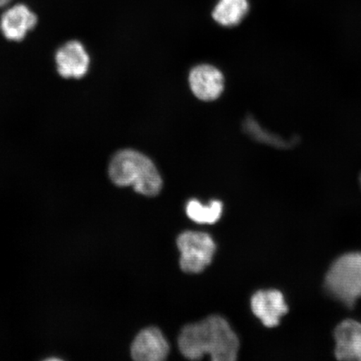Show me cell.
<instances>
[{
    "mask_svg": "<svg viewBox=\"0 0 361 361\" xmlns=\"http://www.w3.org/2000/svg\"><path fill=\"white\" fill-rule=\"evenodd\" d=\"M239 345L236 334L227 319L220 315H211L201 322L188 324L178 337L180 353L192 360L209 355L214 361H234Z\"/></svg>",
    "mask_w": 361,
    "mask_h": 361,
    "instance_id": "cell-1",
    "label": "cell"
},
{
    "mask_svg": "<svg viewBox=\"0 0 361 361\" xmlns=\"http://www.w3.org/2000/svg\"><path fill=\"white\" fill-rule=\"evenodd\" d=\"M109 176L116 186H132L135 192L147 197L157 196L161 190L162 179L154 164L132 149L121 150L113 157Z\"/></svg>",
    "mask_w": 361,
    "mask_h": 361,
    "instance_id": "cell-2",
    "label": "cell"
},
{
    "mask_svg": "<svg viewBox=\"0 0 361 361\" xmlns=\"http://www.w3.org/2000/svg\"><path fill=\"white\" fill-rule=\"evenodd\" d=\"M324 284L333 298L353 307L361 297V252H350L334 262Z\"/></svg>",
    "mask_w": 361,
    "mask_h": 361,
    "instance_id": "cell-3",
    "label": "cell"
},
{
    "mask_svg": "<svg viewBox=\"0 0 361 361\" xmlns=\"http://www.w3.org/2000/svg\"><path fill=\"white\" fill-rule=\"evenodd\" d=\"M180 267L188 274H200L213 261L216 245L209 234L187 231L177 239Z\"/></svg>",
    "mask_w": 361,
    "mask_h": 361,
    "instance_id": "cell-4",
    "label": "cell"
},
{
    "mask_svg": "<svg viewBox=\"0 0 361 361\" xmlns=\"http://www.w3.org/2000/svg\"><path fill=\"white\" fill-rule=\"evenodd\" d=\"M57 71L63 78H82L87 73L90 57L78 40H71L59 48L56 54Z\"/></svg>",
    "mask_w": 361,
    "mask_h": 361,
    "instance_id": "cell-5",
    "label": "cell"
},
{
    "mask_svg": "<svg viewBox=\"0 0 361 361\" xmlns=\"http://www.w3.org/2000/svg\"><path fill=\"white\" fill-rule=\"evenodd\" d=\"M169 345L159 329H142L130 346V355L137 361H162L169 354Z\"/></svg>",
    "mask_w": 361,
    "mask_h": 361,
    "instance_id": "cell-6",
    "label": "cell"
},
{
    "mask_svg": "<svg viewBox=\"0 0 361 361\" xmlns=\"http://www.w3.org/2000/svg\"><path fill=\"white\" fill-rule=\"evenodd\" d=\"M38 18L24 4L8 8L0 18V30L4 37L12 42H20L37 25Z\"/></svg>",
    "mask_w": 361,
    "mask_h": 361,
    "instance_id": "cell-7",
    "label": "cell"
},
{
    "mask_svg": "<svg viewBox=\"0 0 361 361\" xmlns=\"http://www.w3.org/2000/svg\"><path fill=\"white\" fill-rule=\"evenodd\" d=\"M192 92L200 100L214 101L222 94L224 78L219 70L209 65L194 67L189 75Z\"/></svg>",
    "mask_w": 361,
    "mask_h": 361,
    "instance_id": "cell-8",
    "label": "cell"
},
{
    "mask_svg": "<svg viewBox=\"0 0 361 361\" xmlns=\"http://www.w3.org/2000/svg\"><path fill=\"white\" fill-rule=\"evenodd\" d=\"M251 309L264 326L269 328L277 326L282 316L288 311L282 293L274 290L255 293L251 300Z\"/></svg>",
    "mask_w": 361,
    "mask_h": 361,
    "instance_id": "cell-9",
    "label": "cell"
},
{
    "mask_svg": "<svg viewBox=\"0 0 361 361\" xmlns=\"http://www.w3.org/2000/svg\"><path fill=\"white\" fill-rule=\"evenodd\" d=\"M336 356L340 360L361 361V324L346 319L336 329Z\"/></svg>",
    "mask_w": 361,
    "mask_h": 361,
    "instance_id": "cell-10",
    "label": "cell"
},
{
    "mask_svg": "<svg viewBox=\"0 0 361 361\" xmlns=\"http://www.w3.org/2000/svg\"><path fill=\"white\" fill-rule=\"evenodd\" d=\"M248 8L247 0H219L212 16L220 25L233 27L245 19Z\"/></svg>",
    "mask_w": 361,
    "mask_h": 361,
    "instance_id": "cell-11",
    "label": "cell"
},
{
    "mask_svg": "<svg viewBox=\"0 0 361 361\" xmlns=\"http://www.w3.org/2000/svg\"><path fill=\"white\" fill-rule=\"evenodd\" d=\"M188 218L197 224H213L222 215L223 203L218 200L211 201L209 206H203L197 200L189 201L187 205Z\"/></svg>",
    "mask_w": 361,
    "mask_h": 361,
    "instance_id": "cell-12",
    "label": "cell"
},
{
    "mask_svg": "<svg viewBox=\"0 0 361 361\" xmlns=\"http://www.w3.org/2000/svg\"><path fill=\"white\" fill-rule=\"evenodd\" d=\"M11 0H0V8L6 6L8 3H10Z\"/></svg>",
    "mask_w": 361,
    "mask_h": 361,
    "instance_id": "cell-13",
    "label": "cell"
},
{
    "mask_svg": "<svg viewBox=\"0 0 361 361\" xmlns=\"http://www.w3.org/2000/svg\"><path fill=\"white\" fill-rule=\"evenodd\" d=\"M360 183H361V178H360Z\"/></svg>",
    "mask_w": 361,
    "mask_h": 361,
    "instance_id": "cell-14",
    "label": "cell"
}]
</instances>
